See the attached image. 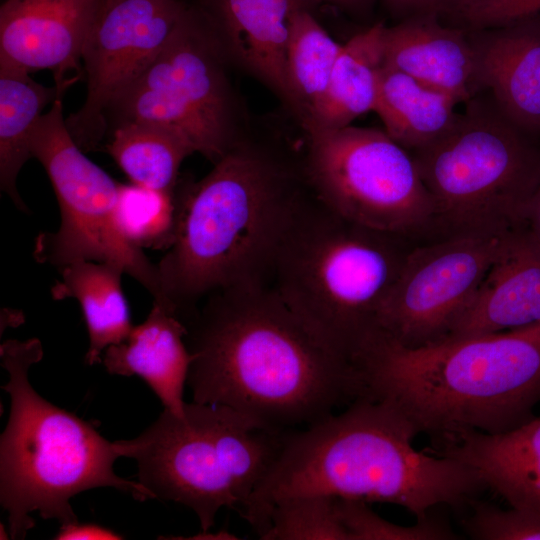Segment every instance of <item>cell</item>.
I'll list each match as a JSON object with an SVG mask.
<instances>
[{
	"label": "cell",
	"mask_w": 540,
	"mask_h": 540,
	"mask_svg": "<svg viewBox=\"0 0 540 540\" xmlns=\"http://www.w3.org/2000/svg\"><path fill=\"white\" fill-rule=\"evenodd\" d=\"M32 158L45 169L54 189L60 225L35 240L39 263L62 268L95 261L121 268L160 296L157 265L122 234L116 215L119 182L88 159L72 137L63 115V96L38 121L30 140Z\"/></svg>",
	"instance_id": "8fae6325"
},
{
	"label": "cell",
	"mask_w": 540,
	"mask_h": 540,
	"mask_svg": "<svg viewBox=\"0 0 540 540\" xmlns=\"http://www.w3.org/2000/svg\"><path fill=\"white\" fill-rule=\"evenodd\" d=\"M185 324L158 301L147 318L134 326L126 340L109 346L102 362L107 372L142 378L161 400L164 409L184 412V387L192 361Z\"/></svg>",
	"instance_id": "ffe728a7"
},
{
	"label": "cell",
	"mask_w": 540,
	"mask_h": 540,
	"mask_svg": "<svg viewBox=\"0 0 540 540\" xmlns=\"http://www.w3.org/2000/svg\"><path fill=\"white\" fill-rule=\"evenodd\" d=\"M116 215L122 234L132 245L142 250H167L177 227L176 187L160 190L132 182L120 183Z\"/></svg>",
	"instance_id": "4316f807"
},
{
	"label": "cell",
	"mask_w": 540,
	"mask_h": 540,
	"mask_svg": "<svg viewBox=\"0 0 540 540\" xmlns=\"http://www.w3.org/2000/svg\"><path fill=\"white\" fill-rule=\"evenodd\" d=\"M438 444L440 455L472 468L511 507L540 516V416L504 433L469 431Z\"/></svg>",
	"instance_id": "d6986e66"
},
{
	"label": "cell",
	"mask_w": 540,
	"mask_h": 540,
	"mask_svg": "<svg viewBox=\"0 0 540 540\" xmlns=\"http://www.w3.org/2000/svg\"><path fill=\"white\" fill-rule=\"evenodd\" d=\"M458 99L395 68L384 65L374 110L385 132L406 150L433 143L453 126Z\"/></svg>",
	"instance_id": "44dd1931"
},
{
	"label": "cell",
	"mask_w": 540,
	"mask_h": 540,
	"mask_svg": "<svg viewBox=\"0 0 540 540\" xmlns=\"http://www.w3.org/2000/svg\"><path fill=\"white\" fill-rule=\"evenodd\" d=\"M188 7V0H104L82 52L86 97L66 118L84 152L100 146L109 106L162 50Z\"/></svg>",
	"instance_id": "4fadbf2b"
},
{
	"label": "cell",
	"mask_w": 540,
	"mask_h": 540,
	"mask_svg": "<svg viewBox=\"0 0 540 540\" xmlns=\"http://www.w3.org/2000/svg\"><path fill=\"white\" fill-rule=\"evenodd\" d=\"M311 189L300 170L246 137L196 183L177 188L172 245L156 264L162 303L181 321L211 292L267 283Z\"/></svg>",
	"instance_id": "3957f363"
},
{
	"label": "cell",
	"mask_w": 540,
	"mask_h": 540,
	"mask_svg": "<svg viewBox=\"0 0 540 540\" xmlns=\"http://www.w3.org/2000/svg\"><path fill=\"white\" fill-rule=\"evenodd\" d=\"M123 537L111 529L96 524H79V522L60 527L54 539H122Z\"/></svg>",
	"instance_id": "1f68e13d"
},
{
	"label": "cell",
	"mask_w": 540,
	"mask_h": 540,
	"mask_svg": "<svg viewBox=\"0 0 540 540\" xmlns=\"http://www.w3.org/2000/svg\"><path fill=\"white\" fill-rule=\"evenodd\" d=\"M42 357L37 338L0 345L1 365L9 375L2 388L11 402L0 438V502L12 539H24L35 526L32 512L61 527L77 523L70 500L89 489L113 487L139 501L153 498L138 481L115 474L121 456L114 442L33 389L28 372Z\"/></svg>",
	"instance_id": "5b68a950"
},
{
	"label": "cell",
	"mask_w": 540,
	"mask_h": 540,
	"mask_svg": "<svg viewBox=\"0 0 540 540\" xmlns=\"http://www.w3.org/2000/svg\"><path fill=\"white\" fill-rule=\"evenodd\" d=\"M413 424L387 402L359 397L301 431H291L277 461L239 511L259 535L270 508L303 495L381 502L428 517L438 505L470 503L485 488L475 471L418 451Z\"/></svg>",
	"instance_id": "7a4b0ae2"
},
{
	"label": "cell",
	"mask_w": 540,
	"mask_h": 540,
	"mask_svg": "<svg viewBox=\"0 0 540 540\" xmlns=\"http://www.w3.org/2000/svg\"><path fill=\"white\" fill-rule=\"evenodd\" d=\"M540 0H444L438 14L473 31L502 27L537 16Z\"/></svg>",
	"instance_id": "4dcf8cb0"
},
{
	"label": "cell",
	"mask_w": 540,
	"mask_h": 540,
	"mask_svg": "<svg viewBox=\"0 0 540 540\" xmlns=\"http://www.w3.org/2000/svg\"><path fill=\"white\" fill-rule=\"evenodd\" d=\"M228 62L265 84L287 105L286 55L295 16L315 0H188Z\"/></svg>",
	"instance_id": "9a60e30c"
},
{
	"label": "cell",
	"mask_w": 540,
	"mask_h": 540,
	"mask_svg": "<svg viewBox=\"0 0 540 540\" xmlns=\"http://www.w3.org/2000/svg\"><path fill=\"white\" fill-rule=\"evenodd\" d=\"M479 86L525 132H540V20L490 29L472 41Z\"/></svg>",
	"instance_id": "e0dca14e"
},
{
	"label": "cell",
	"mask_w": 540,
	"mask_h": 540,
	"mask_svg": "<svg viewBox=\"0 0 540 540\" xmlns=\"http://www.w3.org/2000/svg\"><path fill=\"white\" fill-rule=\"evenodd\" d=\"M525 133L494 101L471 99L447 133L415 151L440 239L521 228L540 182V154Z\"/></svg>",
	"instance_id": "ba28073f"
},
{
	"label": "cell",
	"mask_w": 540,
	"mask_h": 540,
	"mask_svg": "<svg viewBox=\"0 0 540 540\" xmlns=\"http://www.w3.org/2000/svg\"><path fill=\"white\" fill-rule=\"evenodd\" d=\"M183 323L193 402L292 430L357 396L350 360L322 344L267 283L211 292Z\"/></svg>",
	"instance_id": "6da1fadb"
},
{
	"label": "cell",
	"mask_w": 540,
	"mask_h": 540,
	"mask_svg": "<svg viewBox=\"0 0 540 540\" xmlns=\"http://www.w3.org/2000/svg\"><path fill=\"white\" fill-rule=\"evenodd\" d=\"M342 524L349 540H446L456 535L445 523L426 517L413 526L389 522L370 509L366 502L338 498Z\"/></svg>",
	"instance_id": "f1b7e54d"
},
{
	"label": "cell",
	"mask_w": 540,
	"mask_h": 540,
	"mask_svg": "<svg viewBox=\"0 0 540 540\" xmlns=\"http://www.w3.org/2000/svg\"><path fill=\"white\" fill-rule=\"evenodd\" d=\"M66 89L36 82L24 70L0 65V187L14 205L28 212L17 178L32 158L30 140L43 111Z\"/></svg>",
	"instance_id": "cb8c5ba5"
},
{
	"label": "cell",
	"mask_w": 540,
	"mask_h": 540,
	"mask_svg": "<svg viewBox=\"0 0 540 540\" xmlns=\"http://www.w3.org/2000/svg\"><path fill=\"white\" fill-rule=\"evenodd\" d=\"M104 0H4L0 65L49 70L68 90L81 77L82 52Z\"/></svg>",
	"instance_id": "5bb4252c"
},
{
	"label": "cell",
	"mask_w": 540,
	"mask_h": 540,
	"mask_svg": "<svg viewBox=\"0 0 540 540\" xmlns=\"http://www.w3.org/2000/svg\"><path fill=\"white\" fill-rule=\"evenodd\" d=\"M318 5L320 4H330L332 6L344 9V10H358L364 7L369 0H315Z\"/></svg>",
	"instance_id": "e575fe53"
},
{
	"label": "cell",
	"mask_w": 540,
	"mask_h": 540,
	"mask_svg": "<svg viewBox=\"0 0 540 540\" xmlns=\"http://www.w3.org/2000/svg\"><path fill=\"white\" fill-rule=\"evenodd\" d=\"M411 248L406 239L346 219L314 193L275 256L269 284L327 348L351 359Z\"/></svg>",
	"instance_id": "8992f818"
},
{
	"label": "cell",
	"mask_w": 540,
	"mask_h": 540,
	"mask_svg": "<svg viewBox=\"0 0 540 540\" xmlns=\"http://www.w3.org/2000/svg\"><path fill=\"white\" fill-rule=\"evenodd\" d=\"M291 431L192 401L183 414L164 409L140 435L114 443L121 457L136 461L138 482L153 498L189 507L206 532L221 508L242 509Z\"/></svg>",
	"instance_id": "52a82bcc"
},
{
	"label": "cell",
	"mask_w": 540,
	"mask_h": 540,
	"mask_svg": "<svg viewBox=\"0 0 540 540\" xmlns=\"http://www.w3.org/2000/svg\"><path fill=\"white\" fill-rule=\"evenodd\" d=\"M265 540H349L342 524L337 497L303 495L286 498L269 510Z\"/></svg>",
	"instance_id": "83f0119b"
},
{
	"label": "cell",
	"mask_w": 540,
	"mask_h": 540,
	"mask_svg": "<svg viewBox=\"0 0 540 540\" xmlns=\"http://www.w3.org/2000/svg\"><path fill=\"white\" fill-rule=\"evenodd\" d=\"M357 398L384 401L437 443L499 434L540 404V323L406 348L377 328L351 357Z\"/></svg>",
	"instance_id": "277c9868"
},
{
	"label": "cell",
	"mask_w": 540,
	"mask_h": 540,
	"mask_svg": "<svg viewBox=\"0 0 540 540\" xmlns=\"http://www.w3.org/2000/svg\"><path fill=\"white\" fill-rule=\"evenodd\" d=\"M385 27L376 23L342 45L326 93L305 130L343 128L374 110Z\"/></svg>",
	"instance_id": "603a6c76"
},
{
	"label": "cell",
	"mask_w": 540,
	"mask_h": 540,
	"mask_svg": "<svg viewBox=\"0 0 540 540\" xmlns=\"http://www.w3.org/2000/svg\"><path fill=\"white\" fill-rule=\"evenodd\" d=\"M342 45L319 24L311 10L295 16L286 55V106L303 128L326 93Z\"/></svg>",
	"instance_id": "484cf974"
},
{
	"label": "cell",
	"mask_w": 540,
	"mask_h": 540,
	"mask_svg": "<svg viewBox=\"0 0 540 540\" xmlns=\"http://www.w3.org/2000/svg\"><path fill=\"white\" fill-rule=\"evenodd\" d=\"M107 153L132 183L174 190L184 159L194 153L177 132L148 122H124L108 130Z\"/></svg>",
	"instance_id": "d4e9b609"
},
{
	"label": "cell",
	"mask_w": 540,
	"mask_h": 540,
	"mask_svg": "<svg viewBox=\"0 0 540 540\" xmlns=\"http://www.w3.org/2000/svg\"><path fill=\"white\" fill-rule=\"evenodd\" d=\"M520 229L540 245V182L525 208Z\"/></svg>",
	"instance_id": "d6a6232c"
},
{
	"label": "cell",
	"mask_w": 540,
	"mask_h": 540,
	"mask_svg": "<svg viewBox=\"0 0 540 540\" xmlns=\"http://www.w3.org/2000/svg\"><path fill=\"white\" fill-rule=\"evenodd\" d=\"M305 131L304 174L326 206L407 240L433 232V201L416 162L385 131L351 125Z\"/></svg>",
	"instance_id": "30bf717a"
},
{
	"label": "cell",
	"mask_w": 540,
	"mask_h": 540,
	"mask_svg": "<svg viewBox=\"0 0 540 540\" xmlns=\"http://www.w3.org/2000/svg\"><path fill=\"white\" fill-rule=\"evenodd\" d=\"M472 513L462 521L465 532L477 540H540V516L511 507L472 500Z\"/></svg>",
	"instance_id": "f546056e"
},
{
	"label": "cell",
	"mask_w": 540,
	"mask_h": 540,
	"mask_svg": "<svg viewBox=\"0 0 540 540\" xmlns=\"http://www.w3.org/2000/svg\"><path fill=\"white\" fill-rule=\"evenodd\" d=\"M384 65L468 102L479 88L476 55L464 30L438 22L437 14H418L385 27Z\"/></svg>",
	"instance_id": "ac0fdd59"
},
{
	"label": "cell",
	"mask_w": 540,
	"mask_h": 540,
	"mask_svg": "<svg viewBox=\"0 0 540 540\" xmlns=\"http://www.w3.org/2000/svg\"><path fill=\"white\" fill-rule=\"evenodd\" d=\"M229 64L189 3L162 50L109 106L107 133L124 122L158 124L216 163L246 137Z\"/></svg>",
	"instance_id": "9c48e42d"
},
{
	"label": "cell",
	"mask_w": 540,
	"mask_h": 540,
	"mask_svg": "<svg viewBox=\"0 0 540 540\" xmlns=\"http://www.w3.org/2000/svg\"><path fill=\"white\" fill-rule=\"evenodd\" d=\"M540 323V245L510 232L449 338L515 330Z\"/></svg>",
	"instance_id": "2e32d148"
},
{
	"label": "cell",
	"mask_w": 540,
	"mask_h": 540,
	"mask_svg": "<svg viewBox=\"0 0 540 540\" xmlns=\"http://www.w3.org/2000/svg\"><path fill=\"white\" fill-rule=\"evenodd\" d=\"M509 233L451 236L411 248L376 328L406 348L448 339Z\"/></svg>",
	"instance_id": "7c38bea8"
},
{
	"label": "cell",
	"mask_w": 540,
	"mask_h": 540,
	"mask_svg": "<svg viewBox=\"0 0 540 540\" xmlns=\"http://www.w3.org/2000/svg\"><path fill=\"white\" fill-rule=\"evenodd\" d=\"M61 270V279L51 288L54 300L76 299L86 323L89 347L85 362L102 361L111 345L127 339L133 329L126 297L121 286L124 271L112 264L78 261Z\"/></svg>",
	"instance_id": "7402d4cb"
},
{
	"label": "cell",
	"mask_w": 540,
	"mask_h": 540,
	"mask_svg": "<svg viewBox=\"0 0 540 540\" xmlns=\"http://www.w3.org/2000/svg\"><path fill=\"white\" fill-rule=\"evenodd\" d=\"M387 6L397 13L415 12L417 14L437 13L444 0H384Z\"/></svg>",
	"instance_id": "836d02e7"
}]
</instances>
